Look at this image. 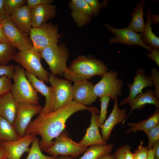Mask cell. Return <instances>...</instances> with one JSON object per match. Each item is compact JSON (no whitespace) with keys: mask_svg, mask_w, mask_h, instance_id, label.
I'll return each mask as SVG.
<instances>
[{"mask_svg":"<svg viewBox=\"0 0 159 159\" xmlns=\"http://www.w3.org/2000/svg\"><path fill=\"white\" fill-rule=\"evenodd\" d=\"M96 107H88L74 100L66 106L44 115H39L31 121L27 127L24 135H40L41 139L39 142L42 151L52 146L54 143L52 140L57 137L66 127L67 119L73 114L79 111L88 110L90 112Z\"/></svg>","mask_w":159,"mask_h":159,"instance_id":"1","label":"cell"},{"mask_svg":"<svg viewBox=\"0 0 159 159\" xmlns=\"http://www.w3.org/2000/svg\"><path fill=\"white\" fill-rule=\"evenodd\" d=\"M65 78L71 82L91 79L95 75L102 77L108 71L107 66L101 60L92 57L79 56L72 61Z\"/></svg>","mask_w":159,"mask_h":159,"instance_id":"2","label":"cell"},{"mask_svg":"<svg viewBox=\"0 0 159 159\" xmlns=\"http://www.w3.org/2000/svg\"><path fill=\"white\" fill-rule=\"evenodd\" d=\"M11 92L19 103L39 105L37 92L26 77L24 69L20 65L15 67Z\"/></svg>","mask_w":159,"mask_h":159,"instance_id":"3","label":"cell"},{"mask_svg":"<svg viewBox=\"0 0 159 159\" xmlns=\"http://www.w3.org/2000/svg\"><path fill=\"white\" fill-rule=\"evenodd\" d=\"M40 54L48 64L52 74L61 76L68 71L67 63L69 52L64 44H52L44 48Z\"/></svg>","mask_w":159,"mask_h":159,"instance_id":"4","label":"cell"},{"mask_svg":"<svg viewBox=\"0 0 159 159\" xmlns=\"http://www.w3.org/2000/svg\"><path fill=\"white\" fill-rule=\"evenodd\" d=\"M41 58L40 53L32 47L24 52H17L13 60L25 71L37 77L43 82H48L50 74L42 66Z\"/></svg>","mask_w":159,"mask_h":159,"instance_id":"5","label":"cell"},{"mask_svg":"<svg viewBox=\"0 0 159 159\" xmlns=\"http://www.w3.org/2000/svg\"><path fill=\"white\" fill-rule=\"evenodd\" d=\"M29 36L32 47L39 53L50 44L58 43L61 37L57 26L47 22L39 27H32Z\"/></svg>","mask_w":159,"mask_h":159,"instance_id":"6","label":"cell"},{"mask_svg":"<svg viewBox=\"0 0 159 159\" xmlns=\"http://www.w3.org/2000/svg\"><path fill=\"white\" fill-rule=\"evenodd\" d=\"M55 139L53 145L44 151L52 155L70 156L76 158L88 148L72 140L65 130Z\"/></svg>","mask_w":159,"mask_h":159,"instance_id":"7","label":"cell"},{"mask_svg":"<svg viewBox=\"0 0 159 159\" xmlns=\"http://www.w3.org/2000/svg\"><path fill=\"white\" fill-rule=\"evenodd\" d=\"M118 72L111 70L105 73L101 80L94 86V93L100 98L107 97L113 100L122 93L123 81L117 77Z\"/></svg>","mask_w":159,"mask_h":159,"instance_id":"8","label":"cell"},{"mask_svg":"<svg viewBox=\"0 0 159 159\" xmlns=\"http://www.w3.org/2000/svg\"><path fill=\"white\" fill-rule=\"evenodd\" d=\"M48 82L55 91L54 111L62 108L73 101L71 82L66 79L60 78L51 74Z\"/></svg>","mask_w":159,"mask_h":159,"instance_id":"9","label":"cell"},{"mask_svg":"<svg viewBox=\"0 0 159 159\" xmlns=\"http://www.w3.org/2000/svg\"><path fill=\"white\" fill-rule=\"evenodd\" d=\"M2 25L9 43L20 52H24L32 47L29 38L21 31L7 16L2 20Z\"/></svg>","mask_w":159,"mask_h":159,"instance_id":"10","label":"cell"},{"mask_svg":"<svg viewBox=\"0 0 159 159\" xmlns=\"http://www.w3.org/2000/svg\"><path fill=\"white\" fill-rule=\"evenodd\" d=\"M43 108L39 105L18 103L16 117L13 125L20 138L24 135L32 117L37 114H39Z\"/></svg>","mask_w":159,"mask_h":159,"instance_id":"11","label":"cell"},{"mask_svg":"<svg viewBox=\"0 0 159 159\" xmlns=\"http://www.w3.org/2000/svg\"><path fill=\"white\" fill-rule=\"evenodd\" d=\"M105 27L115 37H111L109 41L111 44L120 43L126 44L130 46L132 45H138L144 47L150 53L153 49L145 44L142 41L143 33H138L127 27L119 29L112 27L109 24L105 25Z\"/></svg>","mask_w":159,"mask_h":159,"instance_id":"12","label":"cell"},{"mask_svg":"<svg viewBox=\"0 0 159 159\" xmlns=\"http://www.w3.org/2000/svg\"><path fill=\"white\" fill-rule=\"evenodd\" d=\"M25 73L36 91L45 97V105L39 115H44L54 111L55 99L54 88L51 86H47L34 75L25 70Z\"/></svg>","mask_w":159,"mask_h":159,"instance_id":"13","label":"cell"},{"mask_svg":"<svg viewBox=\"0 0 159 159\" xmlns=\"http://www.w3.org/2000/svg\"><path fill=\"white\" fill-rule=\"evenodd\" d=\"M154 86L150 76L147 74L145 70L142 68H138L132 83L127 85L129 91V95L120 102V104L122 106L128 104L130 106L136 96L142 93V90L144 88Z\"/></svg>","mask_w":159,"mask_h":159,"instance_id":"14","label":"cell"},{"mask_svg":"<svg viewBox=\"0 0 159 159\" xmlns=\"http://www.w3.org/2000/svg\"><path fill=\"white\" fill-rule=\"evenodd\" d=\"M94 86L92 82L87 80L74 82L72 85L74 100L85 106L95 102L97 97L94 92Z\"/></svg>","mask_w":159,"mask_h":159,"instance_id":"15","label":"cell"},{"mask_svg":"<svg viewBox=\"0 0 159 159\" xmlns=\"http://www.w3.org/2000/svg\"><path fill=\"white\" fill-rule=\"evenodd\" d=\"M34 137L26 135L12 141L1 140L0 145L5 150L7 159H20L32 143Z\"/></svg>","mask_w":159,"mask_h":159,"instance_id":"16","label":"cell"},{"mask_svg":"<svg viewBox=\"0 0 159 159\" xmlns=\"http://www.w3.org/2000/svg\"><path fill=\"white\" fill-rule=\"evenodd\" d=\"M113 110L108 117L106 120L100 128H101L102 136L107 142L110 137L113 128L117 124L121 122L124 125L128 117L127 115V109L124 107L120 109L119 107L118 99L114 100Z\"/></svg>","mask_w":159,"mask_h":159,"instance_id":"17","label":"cell"},{"mask_svg":"<svg viewBox=\"0 0 159 159\" xmlns=\"http://www.w3.org/2000/svg\"><path fill=\"white\" fill-rule=\"evenodd\" d=\"M91 114V123L86 130V133L82 139L79 142L82 145L88 147L97 145L107 144L101 135L99 130V109L90 112Z\"/></svg>","mask_w":159,"mask_h":159,"instance_id":"18","label":"cell"},{"mask_svg":"<svg viewBox=\"0 0 159 159\" xmlns=\"http://www.w3.org/2000/svg\"><path fill=\"white\" fill-rule=\"evenodd\" d=\"M69 6L72 10L71 14L74 21L80 27L90 22L93 16L85 0H72Z\"/></svg>","mask_w":159,"mask_h":159,"instance_id":"19","label":"cell"},{"mask_svg":"<svg viewBox=\"0 0 159 159\" xmlns=\"http://www.w3.org/2000/svg\"><path fill=\"white\" fill-rule=\"evenodd\" d=\"M32 27L38 28L56 14V6L51 4H43L30 8Z\"/></svg>","mask_w":159,"mask_h":159,"instance_id":"20","label":"cell"},{"mask_svg":"<svg viewBox=\"0 0 159 159\" xmlns=\"http://www.w3.org/2000/svg\"><path fill=\"white\" fill-rule=\"evenodd\" d=\"M18 28L26 36L29 35L31 29L32 15L31 9L24 5L10 16Z\"/></svg>","mask_w":159,"mask_h":159,"instance_id":"21","label":"cell"},{"mask_svg":"<svg viewBox=\"0 0 159 159\" xmlns=\"http://www.w3.org/2000/svg\"><path fill=\"white\" fill-rule=\"evenodd\" d=\"M18 104L10 92L0 99V115L13 125L16 117Z\"/></svg>","mask_w":159,"mask_h":159,"instance_id":"22","label":"cell"},{"mask_svg":"<svg viewBox=\"0 0 159 159\" xmlns=\"http://www.w3.org/2000/svg\"><path fill=\"white\" fill-rule=\"evenodd\" d=\"M147 104L153 105L157 108L159 107V101L152 89H148L145 92H142L136 96L129 106L131 109L127 117L133 110L141 109Z\"/></svg>","mask_w":159,"mask_h":159,"instance_id":"23","label":"cell"},{"mask_svg":"<svg viewBox=\"0 0 159 159\" xmlns=\"http://www.w3.org/2000/svg\"><path fill=\"white\" fill-rule=\"evenodd\" d=\"M145 5L144 0H141L137 4L132 12V19L128 28L135 32L143 33L145 25L143 19V9Z\"/></svg>","mask_w":159,"mask_h":159,"instance_id":"24","label":"cell"},{"mask_svg":"<svg viewBox=\"0 0 159 159\" xmlns=\"http://www.w3.org/2000/svg\"><path fill=\"white\" fill-rule=\"evenodd\" d=\"M159 124V110L156 108L155 112L147 119L141 120L138 122H130L127 125L129 128L125 133L128 134L131 132H135L140 130H143L145 133Z\"/></svg>","mask_w":159,"mask_h":159,"instance_id":"25","label":"cell"},{"mask_svg":"<svg viewBox=\"0 0 159 159\" xmlns=\"http://www.w3.org/2000/svg\"><path fill=\"white\" fill-rule=\"evenodd\" d=\"M152 14L150 9L149 8L146 14L147 21L141 39L145 44L153 49H158L159 48V38L152 31Z\"/></svg>","mask_w":159,"mask_h":159,"instance_id":"26","label":"cell"},{"mask_svg":"<svg viewBox=\"0 0 159 159\" xmlns=\"http://www.w3.org/2000/svg\"><path fill=\"white\" fill-rule=\"evenodd\" d=\"M113 147L112 143L90 146L79 159H97L103 155L110 153Z\"/></svg>","mask_w":159,"mask_h":159,"instance_id":"27","label":"cell"},{"mask_svg":"<svg viewBox=\"0 0 159 159\" xmlns=\"http://www.w3.org/2000/svg\"><path fill=\"white\" fill-rule=\"evenodd\" d=\"M20 138L13 125L0 115V140L12 141Z\"/></svg>","mask_w":159,"mask_h":159,"instance_id":"28","label":"cell"},{"mask_svg":"<svg viewBox=\"0 0 159 159\" xmlns=\"http://www.w3.org/2000/svg\"><path fill=\"white\" fill-rule=\"evenodd\" d=\"M16 52V48L10 43H0V64L7 65L13 60Z\"/></svg>","mask_w":159,"mask_h":159,"instance_id":"29","label":"cell"},{"mask_svg":"<svg viewBox=\"0 0 159 159\" xmlns=\"http://www.w3.org/2000/svg\"><path fill=\"white\" fill-rule=\"evenodd\" d=\"M39 139L35 136L26 159H57L58 156H47L43 154L40 147Z\"/></svg>","mask_w":159,"mask_h":159,"instance_id":"30","label":"cell"},{"mask_svg":"<svg viewBox=\"0 0 159 159\" xmlns=\"http://www.w3.org/2000/svg\"><path fill=\"white\" fill-rule=\"evenodd\" d=\"M25 0H4V6L7 16H10L18 9L24 6Z\"/></svg>","mask_w":159,"mask_h":159,"instance_id":"31","label":"cell"},{"mask_svg":"<svg viewBox=\"0 0 159 159\" xmlns=\"http://www.w3.org/2000/svg\"><path fill=\"white\" fill-rule=\"evenodd\" d=\"M145 133L148 139V143L146 147L149 150L153 148L156 143L159 142V124Z\"/></svg>","mask_w":159,"mask_h":159,"instance_id":"32","label":"cell"},{"mask_svg":"<svg viewBox=\"0 0 159 159\" xmlns=\"http://www.w3.org/2000/svg\"><path fill=\"white\" fill-rule=\"evenodd\" d=\"M111 99L110 97H105L100 98L101 110L99 120V127L102 125L106 120L108 112L107 107Z\"/></svg>","mask_w":159,"mask_h":159,"instance_id":"33","label":"cell"},{"mask_svg":"<svg viewBox=\"0 0 159 159\" xmlns=\"http://www.w3.org/2000/svg\"><path fill=\"white\" fill-rule=\"evenodd\" d=\"M12 84L11 79L6 76L0 77V99L11 92Z\"/></svg>","mask_w":159,"mask_h":159,"instance_id":"34","label":"cell"},{"mask_svg":"<svg viewBox=\"0 0 159 159\" xmlns=\"http://www.w3.org/2000/svg\"><path fill=\"white\" fill-rule=\"evenodd\" d=\"M143 140H141L137 148L134 153H133L134 159H148L149 150L148 149L147 147L143 146Z\"/></svg>","mask_w":159,"mask_h":159,"instance_id":"35","label":"cell"},{"mask_svg":"<svg viewBox=\"0 0 159 159\" xmlns=\"http://www.w3.org/2000/svg\"><path fill=\"white\" fill-rule=\"evenodd\" d=\"M150 77L155 87L154 92L156 98L159 99V72L155 68H153L150 71Z\"/></svg>","mask_w":159,"mask_h":159,"instance_id":"36","label":"cell"},{"mask_svg":"<svg viewBox=\"0 0 159 159\" xmlns=\"http://www.w3.org/2000/svg\"><path fill=\"white\" fill-rule=\"evenodd\" d=\"M14 68L15 66L13 64L0 65V76L5 75L11 79H13Z\"/></svg>","mask_w":159,"mask_h":159,"instance_id":"37","label":"cell"},{"mask_svg":"<svg viewBox=\"0 0 159 159\" xmlns=\"http://www.w3.org/2000/svg\"><path fill=\"white\" fill-rule=\"evenodd\" d=\"M90 6L93 16L97 17L99 13L101 8L103 6L97 0H85Z\"/></svg>","mask_w":159,"mask_h":159,"instance_id":"38","label":"cell"},{"mask_svg":"<svg viewBox=\"0 0 159 159\" xmlns=\"http://www.w3.org/2000/svg\"><path fill=\"white\" fill-rule=\"evenodd\" d=\"M53 2L52 0H27V6L31 8L34 6L43 4H51Z\"/></svg>","mask_w":159,"mask_h":159,"instance_id":"39","label":"cell"},{"mask_svg":"<svg viewBox=\"0 0 159 159\" xmlns=\"http://www.w3.org/2000/svg\"><path fill=\"white\" fill-rule=\"evenodd\" d=\"M147 57L153 60L159 67V50L153 49L150 54H146Z\"/></svg>","mask_w":159,"mask_h":159,"instance_id":"40","label":"cell"},{"mask_svg":"<svg viewBox=\"0 0 159 159\" xmlns=\"http://www.w3.org/2000/svg\"><path fill=\"white\" fill-rule=\"evenodd\" d=\"M128 146L127 145H122L116 150L114 153L116 159H124L125 151Z\"/></svg>","mask_w":159,"mask_h":159,"instance_id":"41","label":"cell"},{"mask_svg":"<svg viewBox=\"0 0 159 159\" xmlns=\"http://www.w3.org/2000/svg\"><path fill=\"white\" fill-rule=\"evenodd\" d=\"M7 16L4 6V0H0V19L3 20Z\"/></svg>","mask_w":159,"mask_h":159,"instance_id":"42","label":"cell"},{"mask_svg":"<svg viewBox=\"0 0 159 159\" xmlns=\"http://www.w3.org/2000/svg\"><path fill=\"white\" fill-rule=\"evenodd\" d=\"M0 43H9L6 36L2 24L0 25Z\"/></svg>","mask_w":159,"mask_h":159,"instance_id":"43","label":"cell"},{"mask_svg":"<svg viewBox=\"0 0 159 159\" xmlns=\"http://www.w3.org/2000/svg\"><path fill=\"white\" fill-rule=\"evenodd\" d=\"M131 147L129 145L125 150L124 156V159H134L133 153L130 151Z\"/></svg>","mask_w":159,"mask_h":159,"instance_id":"44","label":"cell"},{"mask_svg":"<svg viewBox=\"0 0 159 159\" xmlns=\"http://www.w3.org/2000/svg\"><path fill=\"white\" fill-rule=\"evenodd\" d=\"M154 159H159V142L156 143L154 145Z\"/></svg>","mask_w":159,"mask_h":159,"instance_id":"45","label":"cell"},{"mask_svg":"<svg viewBox=\"0 0 159 159\" xmlns=\"http://www.w3.org/2000/svg\"><path fill=\"white\" fill-rule=\"evenodd\" d=\"M97 159H116L114 154H106L102 155Z\"/></svg>","mask_w":159,"mask_h":159,"instance_id":"46","label":"cell"},{"mask_svg":"<svg viewBox=\"0 0 159 159\" xmlns=\"http://www.w3.org/2000/svg\"><path fill=\"white\" fill-rule=\"evenodd\" d=\"M0 159H7L6 151L1 146L0 147Z\"/></svg>","mask_w":159,"mask_h":159,"instance_id":"47","label":"cell"},{"mask_svg":"<svg viewBox=\"0 0 159 159\" xmlns=\"http://www.w3.org/2000/svg\"><path fill=\"white\" fill-rule=\"evenodd\" d=\"M154 149L153 147L149 150V155L148 159H154Z\"/></svg>","mask_w":159,"mask_h":159,"instance_id":"48","label":"cell"},{"mask_svg":"<svg viewBox=\"0 0 159 159\" xmlns=\"http://www.w3.org/2000/svg\"><path fill=\"white\" fill-rule=\"evenodd\" d=\"M73 158L70 156L61 155L58 156L57 159H73Z\"/></svg>","mask_w":159,"mask_h":159,"instance_id":"49","label":"cell"},{"mask_svg":"<svg viewBox=\"0 0 159 159\" xmlns=\"http://www.w3.org/2000/svg\"><path fill=\"white\" fill-rule=\"evenodd\" d=\"M2 20H2L0 19V25L1 24Z\"/></svg>","mask_w":159,"mask_h":159,"instance_id":"50","label":"cell"},{"mask_svg":"<svg viewBox=\"0 0 159 159\" xmlns=\"http://www.w3.org/2000/svg\"><path fill=\"white\" fill-rule=\"evenodd\" d=\"M1 141V140H0V142Z\"/></svg>","mask_w":159,"mask_h":159,"instance_id":"51","label":"cell"},{"mask_svg":"<svg viewBox=\"0 0 159 159\" xmlns=\"http://www.w3.org/2000/svg\"><path fill=\"white\" fill-rule=\"evenodd\" d=\"M1 146H0V147Z\"/></svg>","mask_w":159,"mask_h":159,"instance_id":"52","label":"cell"},{"mask_svg":"<svg viewBox=\"0 0 159 159\" xmlns=\"http://www.w3.org/2000/svg\"></svg>","mask_w":159,"mask_h":159,"instance_id":"53","label":"cell"}]
</instances>
